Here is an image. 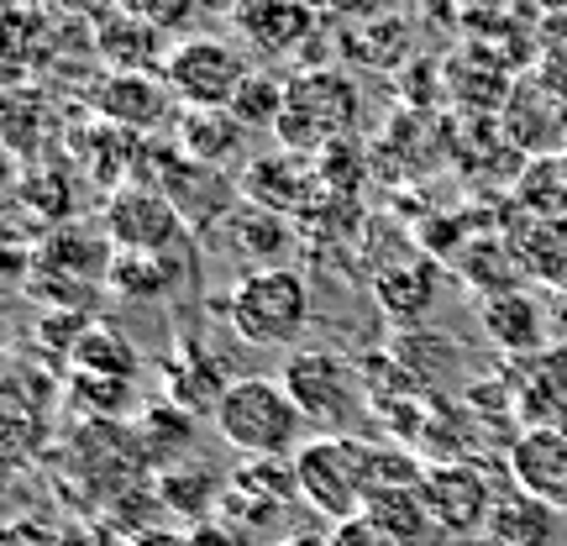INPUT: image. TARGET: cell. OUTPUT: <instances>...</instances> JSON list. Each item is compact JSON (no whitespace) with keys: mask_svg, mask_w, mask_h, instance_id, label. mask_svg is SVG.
I'll return each instance as SVG.
<instances>
[{"mask_svg":"<svg viewBox=\"0 0 567 546\" xmlns=\"http://www.w3.org/2000/svg\"><path fill=\"white\" fill-rule=\"evenodd\" d=\"M379 442L363 436H310L295 452V484L300 499L316 515H326L331 526L363 515L368 499L379 494Z\"/></svg>","mask_w":567,"mask_h":546,"instance_id":"1","label":"cell"},{"mask_svg":"<svg viewBox=\"0 0 567 546\" xmlns=\"http://www.w3.org/2000/svg\"><path fill=\"white\" fill-rule=\"evenodd\" d=\"M216 431L247 463L252 457H295L305 446V415L279 379H237L216 405Z\"/></svg>","mask_w":567,"mask_h":546,"instance_id":"2","label":"cell"},{"mask_svg":"<svg viewBox=\"0 0 567 546\" xmlns=\"http://www.w3.org/2000/svg\"><path fill=\"white\" fill-rule=\"evenodd\" d=\"M279 384L289 389V400L300 405L305 425H321L326 436H358V425L368 421V379L363 368H352L337 352H295L284 363Z\"/></svg>","mask_w":567,"mask_h":546,"instance_id":"3","label":"cell"},{"mask_svg":"<svg viewBox=\"0 0 567 546\" xmlns=\"http://www.w3.org/2000/svg\"><path fill=\"white\" fill-rule=\"evenodd\" d=\"M289 95H284V116L274 126V137L284 142V153H326L331 142H347L358 126V84L337 74V69H305L295 74Z\"/></svg>","mask_w":567,"mask_h":546,"instance_id":"4","label":"cell"},{"mask_svg":"<svg viewBox=\"0 0 567 546\" xmlns=\"http://www.w3.org/2000/svg\"><path fill=\"white\" fill-rule=\"evenodd\" d=\"M252 53L237 48L231 38H210V32H195L168 48V63H163V84L174 90V101L184 111H231L237 90L252 80Z\"/></svg>","mask_w":567,"mask_h":546,"instance_id":"5","label":"cell"},{"mask_svg":"<svg viewBox=\"0 0 567 546\" xmlns=\"http://www.w3.org/2000/svg\"><path fill=\"white\" fill-rule=\"evenodd\" d=\"M226 326L252 347H284L295 342L310 321V289L295 268H264L243 274L237 289L226 295Z\"/></svg>","mask_w":567,"mask_h":546,"instance_id":"6","label":"cell"},{"mask_svg":"<svg viewBox=\"0 0 567 546\" xmlns=\"http://www.w3.org/2000/svg\"><path fill=\"white\" fill-rule=\"evenodd\" d=\"M153 153H158L163 168H142L137 184H153V189H163L168 200H174V210L184 216V226L189 231H205L210 222H221L243 205V184L231 179L226 168H205V163L184 158L179 147L174 153H163L158 142H153Z\"/></svg>","mask_w":567,"mask_h":546,"instance_id":"7","label":"cell"},{"mask_svg":"<svg viewBox=\"0 0 567 546\" xmlns=\"http://www.w3.org/2000/svg\"><path fill=\"white\" fill-rule=\"evenodd\" d=\"M105 231L116 253H147V258H174L189 243V226L174 210V200L153 189V184H122L111 200H105Z\"/></svg>","mask_w":567,"mask_h":546,"instance_id":"8","label":"cell"},{"mask_svg":"<svg viewBox=\"0 0 567 546\" xmlns=\"http://www.w3.org/2000/svg\"><path fill=\"white\" fill-rule=\"evenodd\" d=\"M425 499L452 542H473L478 530H488V515L499 505V494L478 463H431L425 467Z\"/></svg>","mask_w":567,"mask_h":546,"instance_id":"9","label":"cell"},{"mask_svg":"<svg viewBox=\"0 0 567 546\" xmlns=\"http://www.w3.org/2000/svg\"><path fill=\"white\" fill-rule=\"evenodd\" d=\"M174 90L163 84V74H101L90 84V111L111 126H126V132H158L174 116Z\"/></svg>","mask_w":567,"mask_h":546,"instance_id":"10","label":"cell"},{"mask_svg":"<svg viewBox=\"0 0 567 546\" xmlns=\"http://www.w3.org/2000/svg\"><path fill=\"white\" fill-rule=\"evenodd\" d=\"M111 264H116V243H111L105 226L63 222L38 243V274H48V279H69L95 289V284L111 279Z\"/></svg>","mask_w":567,"mask_h":546,"instance_id":"11","label":"cell"},{"mask_svg":"<svg viewBox=\"0 0 567 546\" xmlns=\"http://www.w3.org/2000/svg\"><path fill=\"white\" fill-rule=\"evenodd\" d=\"M90 38H95V59L105 63V74H163V63H168V32H158L153 21L132 17L122 6L90 21Z\"/></svg>","mask_w":567,"mask_h":546,"instance_id":"12","label":"cell"},{"mask_svg":"<svg viewBox=\"0 0 567 546\" xmlns=\"http://www.w3.org/2000/svg\"><path fill=\"white\" fill-rule=\"evenodd\" d=\"M509 478L542 505H567V425H526L509 442Z\"/></svg>","mask_w":567,"mask_h":546,"instance_id":"13","label":"cell"},{"mask_svg":"<svg viewBox=\"0 0 567 546\" xmlns=\"http://www.w3.org/2000/svg\"><path fill=\"white\" fill-rule=\"evenodd\" d=\"M231 27L258 59H284L316 32V11L305 0H237Z\"/></svg>","mask_w":567,"mask_h":546,"instance_id":"14","label":"cell"},{"mask_svg":"<svg viewBox=\"0 0 567 546\" xmlns=\"http://www.w3.org/2000/svg\"><path fill=\"white\" fill-rule=\"evenodd\" d=\"M243 195L247 200H258V205H268V210H284V216H289V210L305 216L326 189H321V174H316L300 153H279V158H252L247 163Z\"/></svg>","mask_w":567,"mask_h":546,"instance_id":"15","label":"cell"},{"mask_svg":"<svg viewBox=\"0 0 567 546\" xmlns=\"http://www.w3.org/2000/svg\"><path fill=\"white\" fill-rule=\"evenodd\" d=\"M69 153L84 163V174L101 184V189H122V184H132V174H137V158H142V137L137 132H126V126H111V122H84L69 132Z\"/></svg>","mask_w":567,"mask_h":546,"instance_id":"16","label":"cell"},{"mask_svg":"<svg viewBox=\"0 0 567 546\" xmlns=\"http://www.w3.org/2000/svg\"><path fill=\"white\" fill-rule=\"evenodd\" d=\"M478 321H484V337L505 352H526V358H542L547 352V310L530 289H505V295H488L478 300Z\"/></svg>","mask_w":567,"mask_h":546,"instance_id":"17","label":"cell"},{"mask_svg":"<svg viewBox=\"0 0 567 546\" xmlns=\"http://www.w3.org/2000/svg\"><path fill=\"white\" fill-rule=\"evenodd\" d=\"M226 243L243 264H252V274H264V268H284V253L295 247V226L284 210H268L243 195V205L226 216Z\"/></svg>","mask_w":567,"mask_h":546,"instance_id":"18","label":"cell"},{"mask_svg":"<svg viewBox=\"0 0 567 546\" xmlns=\"http://www.w3.org/2000/svg\"><path fill=\"white\" fill-rule=\"evenodd\" d=\"M368 515L394 536L400 546H452V536L442 530L436 509L425 499V478L421 484H394V488H379L368 499Z\"/></svg>","mask_w":567,"mask_h":546,"instance_id":"19","label":"cell"},{"mask_svg":"<svg viewBox=\"0 0 567 546\" xmlns=\"http://www.w3.org/2000/svg\"><path fill=\"white\" fill-rule=\"evenodd\" d=\"M132 442H137L142 463L168 473V467L189 463V452H195V415L174 400H163V405H147L132 421Z\"/></svg>","mask_w":567,"mask_h":546,"instance_id":"20","label":"cell"},{"mask_svg":"<svg viewBox=\"0 0 567 546\" xmlns=\"http://www.w3.org/2000/svg\"><path fill=\"white\" fill-rule=\"evenodd\" d=\"M174 142H179L184 158L205 163V168H226L243 153L247 126L231 111H184L179 126H174Z\"/></svg>","mask_w":567,"mask_h":546,"instance_id":"21","label":"cell"},{"mask_svg":"<svg viewBox=\"0 0 567 546\" xmlns=\"http://www.w3.org/2000/svg\"><path fill=\"white\" fill-rule=\"evenodd\" d=\"M457 274L473 289H484V300L488 295H505V289H520V279H530L520 247H509L505 237H488V231L484 237H467L457 247Z\"/></svg>","mask_w":567,"mask_h":546,"instance_id":"22","label":"cell"},{"mask_svg":"<svg viewBox=\"0 0 567 546\" xmlns=\"http://www.w3.org/2000/svg\"><path fill=\"white\" fill-rule=\"evenodd\" d=\"M373 300L384 310L389 321H421L431 300H436V268L425 264V258H405V264H389L379 279H373Z\"/></svg>","mask_w":567,"mask_h":546,"instance_id":"23","label":"cell"},{"mask_svg":"<svg viewBox=\"0 0 567 546\" xmlns=\"http://www.w3.org/2000/svg\"><path fill=\"white\" fill-rule=\"evenodd\" d=\"M488 546H551V505L530 494H499V505L488 515Z\"/></svg>","mask_w":567,"mask_h":546,"instance_id":"24","label":"cell"},{"mask_svg":"<svg viewBox=\"0 0 567 546\" xmlns=\"http://www.w3.org/2000/svg\"><path fill=\"white\" fill-rule=\"evenodd\" d=\"M158 499L168 515H179V521H189V526H205L210 521V509H216V494H221V484H216V473L200 463H179L168 467V473H158Z\"/></svg>","mask_w":567,"mask_h":546,"instance_id":"25","label":"cell"},{"mask_svg":"<svg viewBox=\"0 0 567 546\" xmlns=\"http://www.w3.org/2000/svg\"><path fill=\"white\" fill-rule=\"evenodd\" d=\"M515 200L536 222H567V153L530 163L526 174L515 179Z\"/></svg>","mask_w":567,"mask_h":546,"instance_id":"26","label":"cell"},{"mask_svg":"<svg viewBox=\"0 0 567 546\" xmlns=\"http://www.w3.org/2000/svg\"><path fill=\"white\" fill-rule=\"evenodd\" d=\"M520 258L536 284H547L557 295H567V222H530L520 237Z\"/></svg>","mask_w":567,"mask_h":546,"instance_id":"27","label":"cell"},{"mask_svg":"<svg viewBox=\"0 0 567 546\" xmlns=\"http://www.w3.org/2000/svg\"><path fill=\"white\" fill-rule=\"evenodd\" d=\"M74 368L84 373H105V379H132L137 373V352L126 342L122 331H111V326H84L80 337H74Z\"/></svg>","mask_w":567,"mask_h":546,"instance_id":"28","label":"cell"},{"mask_svg":"<svg viewBox=\"0 0 567 546\" xmlns=\"http://www.w3.org/2000/svg\"><path fill=\"white\" fill-rule=\"evenodd\" d=\"M105 284L116 295H126V300H158V295L174 289V264L168 258H147V253H116Z\"/></svg>","mask_w":567,"mask_h":546,"instance_id":"29","label":"cell"},{"mask_svg":"<svg viewBox=\"0 0 567 546\" xmlns=\"http://www.w3.org/2000/svg\"><path fill=\"white\" fill-rule=\"evenodd\" d=\"M69 400L90 415V421H122L132 405V379H105V373H69Z\"/></svg>","mask_w":567,"mask_h":546,"instance_id":"30","label":"cell"},{"mask_svg":"<svg viewBox=\"0 0 567 546\" xmlns=\"http://www.w3.org/2000/svg\"><path fill=\"white\" fill-rule=\"evenodd\" d=\"M48 126V101H42L38 90H11V101H6V142H11V153L17 158H32L42 147V132Z\"/></svg>","mask_w":567,"mask_h":546,"instance_id":"31","label":"cell"},{"mask_svg":"<svg viewBox=\"0 0 567 546\" xmlns=\"http://www.w3.org/2000/svg\"><path fill=\"white\" fill-rule=\"evenodd\" d=\"M284 95H289V84L268 80V74H252V80L237 90V101H231V116H237L247 132H252V126H279Z\"/></svg>","mask_w":567,"mask_h":546,"instance_id":"32","label":"cell"},{"mask_svg":"<svg viewBox=\"0 0 567 546\" xmlns=\"http://www.w3.org/2000/svg\"><path fill=\"white\" fill-rule=\"evenodd\" d=\"M21 200L38 205L42 216H53V222H63V216L74 210L69 179H63L59 168H32V174H27V184H21Z\"/></svg>","mask_w":567,"mask_h":546,"instance_id":"33","label":"cell"},{"mask_svg":"<svg viewBox=\"0 0 567 546\" xmlns=\"http://www.w3.org/2000/svg\"><path fill=\"white\" fill-rule=\"evenodd\" d=\"M122 11H132V17H142V21H153L158 32H179L184 21L195 17V6L200 0H116Z\"/></svg>","mask_w":567,"mask_h":546,"instance_id":"34","label":"cell"},{"mask_svg":"<svg viewBox=\"0 0 567 546\" xmlns=\"http://www.w3.org/2000/svg\"><path fill=\"white\" fill-rule=\"evenodd\" d=\"M326 536H331V546H400L379 521H373V515H368V509L363 515H352V521H337Z\"/></svg>","mask_w":567,"mask_h":546,"instance_id":"35","label":"cell"},{"mask_svg":"<svg viewBox=\"0 0 567 546\" xmlns=\"http://www.w3.org/2000/svg\"><path fill=\"white\" fill-rule=\"evenodd\" d=\"M536 384L547 389L551 400L567 405V342H551L542 358H536Z\"/></svg>","mask_w":567,"mask_h":546,"instance_id":"36","label":"cell"},{"mask_svg":"<svg viewBox=\"0 0 567 546\" xmlns=\"http://www.w3.org/2000/svg\"><path fill=\"white\" fill-rule=\"evenodd\" d=\"M59 546H122V530L111 521H80L59 536Z\"/></svg>","mask_w":567,"mask_h":546,"instance_id":"37","label":"cell"},{"mask_svg":"<svg viewBox=\"0 0 567 546\" xmlns=\"http://www.w3.org/2000/svg\"><path fill=\"white\" fill-rule=\"evenodd\" d=\"M48 11H59V17H74V21H95V17H105L116 0H42Z\"/></svg>","mask_w":567,"mask_h":546,"instance_id":"38","label":"cell"},{"mask_svg":"<svg viewBox=\"0 0 567 546\" xmlns=\"http://www.w3.org/2000/svg\"><path fill=\"white\" fill-rule=\"evenodd\" d=\"M189 546H247V542L221 521H205V526H189Z\"/></svg>","mask_w":567,"mask_h":546,"instance_id":"39","label":"cell"},{"mask_svg":"<svg viewBox=\"0 0 567 546\" xmlns=\"http://www.w3.org/2000/svg\"><path fill=\"white\" fill-rule=\"evenodd\" d=\"M132 546H189V530H168V526H158V530H147V536H137Z\"/></svg>","mask_w":567,"mask_h":546,"instance_id":"40","label":"cell"},{"mask_svg":"<svg viewBox=\"0 0 567 546\" xmlns=\"http://www.w3.org/2000/svg\"><path fill=\"white\" fill-rule=\"evenodd\" d=\"M274 546H331V536H326V530H289V536H279Z\"/></svg>","mask_w":567,"mask_h":546,"instance_id":"41","label":"cell"},{"mask_svg":"<svg viewBox=\"0 0 567 546\" xmlns=\"http://www.w3.org/2000/svg\"><path fill=\"white\" fill-rule=\"evenodd\" d=\"M205 6H237V0H205Z\"/></svg>","mask_w":567,"mask_h":546,"instance_id":"42","label":"cell"},{"mask_svg":"<svg viewBox=\"0 0 567 546\" xmlns=\"http://www.w3.org/2000/svg\"><path fill=\"white\" fill-rule=\"evenodd\" d=\"M452 546H488V542H452Z\"/></svg>","mask_w":567,"mask_h":546,"instance_id":"43","label":"cell"}]
</instances>
